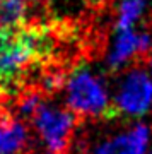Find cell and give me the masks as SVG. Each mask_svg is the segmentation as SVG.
I'll return each instance as SVG.
<instances>
[{
  "label": "cell",
  "instance_id": "obj_1",
  "mask_svg": "<svg viewBox=\"0 0 152 154\" xmlns=\"http://www.w3.org/2000/svg\"><path fill=\"white\" fill-rule=\"evenodd\" d=\"M50 50L48 34L36 28H0V86L11 88Z\"/></svg>",
  "mask_w": 152,
  "mask_h": 154
},
{
  "label": "cell",
  "instance_id": "obj_2",
  "mask_svg": "<svg viewBox=\"0 0 152 154\" xmlns=\"http://www.w3.org/2000/svg\"><path fill=\"white\" fill-rule=\"evenodd\" d=\"M67 103L77 115L109 116L114 115L113 105L104 82L94 72L86 67H79L67 81Z\"/></svg>",
  "mask_w": 152,
  "mask_h": 154
},
{
  "label": "cell",
  "instance_id": "obj_3",
  "mask_svg": "<svg viewBox=\"0 0 152 154\" xmlns=\"http://www.w3.org/2000/svg\"><path fill=\"white\" fill-rule=\"evenodd\" d=\"M152 106V77L142 69H132L123 75L113 103V111L125 116L145 115Z\"/></svg>",
  "mask_w": 152,
  "mask_h": 154
},
{
  "label": "cell",
  "instance_id": "obj_4",
  "mask_svg": "<svg viewBox=\"0 0 152 154\" xmlns=\"http://www.w3.org/2000/svg\"><path fill=\"white\" fill-rule=\"evenodd\" d=\"M33 122L51 152L60 154L62 151H65L70 140L74 125H75L74 113L55 108V106L41 105L34 111Z\"/></svg>",
  "mask_w": 152,
  "mask_h": 154
},
{
  "label": "cell",
  "instance_id": "obj_5",
  "mask_svg": "<svg viewBox=\"0 0 152 154\" xmlns=\"http://www.w3.org/2000/svg\"><path fill=\"white\" fill-rule=\"evenodd\" d=\"M150 51L152 34L149 31H133V29L116 31V36L108 53V65L116 70L126 65L135 57L149 55Z\"/></svg>",
  "mask_w": 152,
  "mask_h": 154
},
{
  "label": "cell",
  "instance_id": "obj_6",
  "mask_svg": "<svg viewBox=\"0 0 152 154\" xmlns=\"http://www.w3.org/2000/svg\"><path fill=\"white\" fill-rule=\"evenodd\" d=\"M150 142V128L135 123L128 130L96 147L94 154H145Z\"/></svg>",
  "mask_w": 152,
  "mask_h": 154
},
{
  "label": "cell",
  "instance_id": "obj_7",
  "mask_svg": "<svg viewBox=\"0 0 152 154\" xmlns=\"http://www.w3.org/2000/svg\"><path fill=\"white\" fill-rule=\"evenodd\" d=\"M26 142V130L19 122L7 120L0 123V154H16Z\"/></svg>",
  "mask_w": 152,
  "mask_h": 154
},
{
  "label": "cell",
  "instance_id": "obj_8",
  "mask_svg": "<svg viewBox=\"0 0 152 154\" xmlns=\"http://www.w3.org/2000/svg\"><path fill=\"white\" fill-rule=\"evenodd\" d=\"M145 5L147 0H120L118 16H116V24H114L116 31L133 29V26L140 21Z\"/></svg>",
  "mask_w": 152,
  "mask_h": 154
},
{
  "label": "cell",
  "instance_id": "obj_9",
  "mask_svg": "<svg viewBox=\"0 0 152 154\" xmlns=\"http://www.w3.org/2000/svg\"><path fill=\"white\" fill-rule=\"evenodd\" d=\"M39 106H41V99H39L38 94H27L21 101V111L31 116L34 115V111L38 110Z\"/></svg>",
  "mask_w": 152,
  "mask_h": 154
},
{
  "label": "cell",
  "instance_id": "obj_10",
  "mask_svg": "<svg viewBox=\"0 0 152 154\" xmlns=\"http://www.w3.org/2000/svg\"><path fill=\"white\" fill-rule=\"evenodd\" d=\"M11 2H17V4H22V5H27L29 2H33V0H11Z\"/></svg>",
  "mask_w": 152,
  "mask_h": 154
},
{
  "label": "cell",
  "instance_id": "obj_11",
  "mask_svg": "<svg viewBox=\"0 0 152 154\" xmlns=\"http://www.w3.org/2000/svg\"><path fill=\"white\" fill-rule=\"evenodd\" d=\"M149 75L152 77V55H150V58H149Z\"/></svg>",
  "mask_w": 152,
  "mask_h": 154
},
{
  "label": "cell",
  "instance_id": "obj_12",
  "mask_svg": "<svg viewBox=\"0 0 152 154\" xmlns=\"http://www.w3.org/2000/svg\"><path fill=\"white\" fill-rule=\"evenodd\" d=\"M91 4H99V2H104V0H89Z\"/></svg>",
  "mask_w": 152,
  "mask_h": 154
},
{
  "label": "cell",
  "instance_id": "obj_13",
  "mask_svg": "<svg viewBox=\"0 0 152 154\" xmlns=\"http://www.w3.org/2000/svg\"><path fill=\"white\" fill-rule=\"evenodd\" d=\"M145 154H152V151H147V152Z\"/></svg>",
  "mask_w": 152,
  "mask_h": 154
},
{
  "label": "cell",
  "instance_id": "obj_14",
  "mask_svg": "<svg viewBox=\"0 0 152 154\" xmlns=\"http://www.w3.org/2000/svg\"><path fill=\"white\" fill-rule=\"evenodd\" d=\"M2 122H4V118H2V116H0V123H2Z\"/></svg>",
  "mask_w": 152,
  "mask_h": 154
},
{
  "label": "cell",
  "instance_id": "obj_15",
  "mask_svg": "<svg viewBox=\"0 0 152 154\" xmlns=\"http://www.w3.org/2000/svg\"><path fill=\"white\" fill-rule=\"evenodd\" d=\"M50 154H58V152H50Z\"/></svg>",
  "mask_w": 152,
  "mask_h": 154
},
{
  "label": "cell",
  "instance_id": "obj_16",
  "mask_svg": "<svg viewBox=\"0 0 152 154\" xmlns=\"http://www.w3.org/2000/svg\"><path fill=\"white\" fill-rule=\"evenodd\" d=\"M0 4H2V0H0Z\"/></svg>",
  "mask_w": 152,
  "mask_h": 154
}]
</instances>
